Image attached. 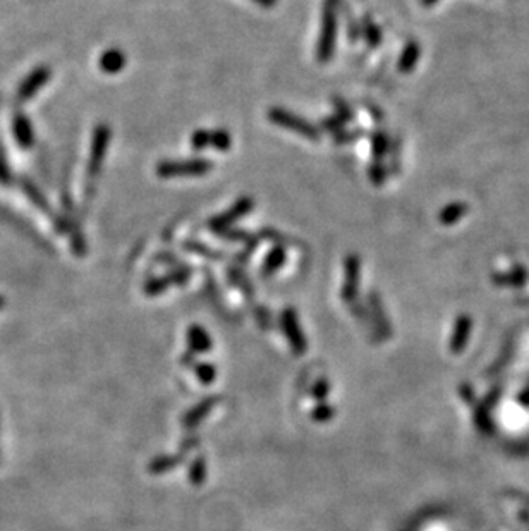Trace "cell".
<instances>
[{
  "mask_svg": "<svg viewBox=\"0 0 529 531\" xmlns=\"http://www.w3.org/2000/svg\"><path fill=\"white\" fill-rule=\"evenodd\" d=\"M364 134H366V131L364 129H347V131L344 129L342 133L335 134V136H332V138H334V141L337 143V145H347V143L358 141V139L363 138Z\"/></svg>",
  "mask_w": 529,
  "mask_h": 531,
  "instance_id": "obj_24",
  "label": "cell"
},
{
  "mask_svg": "<svg viewBox=\"0 0 529 531\" xmlns=\"http://www.w3.org/2000/svg\"><path fill=\"white\" fill-rule=\"evenodd\" d=\"M421 59V47L416 40H409L404 47L402 52H400L399 62H397V69L400 71L402 74H409L416 69Z\"/></svg>",
  "mask_w": 529,
  "mask_h": 531,
  "instance_id": "obj_10",
  "label": "cell"
},
{
  "mask_svg": "<svg viewBox=\"0 0 529 531\" xmlns=\"http://www.w3.org/2000/svg\"><path fill=\"white\" fill-rule=\"evenodd\" d=\"M214 170V162L203 157L182 158V161H162L156 165V174L163 179L204 175Z\"/></svg>",
  "mask_w": 529,
  "mask_h": 531,
  "instance_id": "obj_3",
  "label": "cell"
},
{
  "mask_svg": "<svg viewBox=\"0 0 529 531\" xmlns=\"http://www.w3.org/2000/svg\"><path fill=\"white\" fill-rule=\"evenodd\" d=\"M126 62H127V57L122 50H120V49H108V50L103 52L102 57H100L98 66H100V69L103 71V73L117 74L124 69Z\"/></svg>",
  "mask_w": 529,
  "mask_h": 531,
  "instance_id": "obj_11",
  "label": "cell"
},
{
  "mask_svg": "<svg viewBox=\"0 0 529 531\" xmlns=\"http://www.w3.org/2000/svg\"><path fill=\"white\" fill-rule=\"evenodd\" d=\"M252 209H255V199L250 197L239 198L238 202L231 206V209H227L226 211H222V214L215 215L214 218H210L208 227H210V231L214 234L220 233V231H226L228 229V227L234 226L236 222H239L244 215L251 214Z\"/></svg>",
  "mask_w": 529,
  "mask_h": 531,
  "instance_id": "obj_5",
  "label": "cell"
},
{
  "mask_svg": "<svg viewBox=\"0 0 529 531\" xmlns=\"http://www.w3.org/2000/svg\"><path fill=\"white\" fill-rule=\"evenodd\" d=\"M340 13L344 14V18H346V23H347V37H349V42L351 43H358L361 40V23H358L354 19V16H352L351 9L349 7H346V4L340 0Z\"/></svg>",
  "mask_w": 529,
  "mask_h": 531,
  "instance_id": "obj_19",
  "label": "cell"
},
{
  "mask_svg": "<svg viewBox=\"0 0 529 531\" xmlns=\"http://www.w3.org/2000/svg\"><path fill=\"white\" fill-rule=\"evenodd\" d=\"M370 181L375 186H382L388 177V167L383 162H371L370 169H368Z\"/></svg>",
  "mask_w": 529,
  "mask_h": 531,
  "instance_id": "obj_21",
  "label": "cell"
},
{
  "mask_svg": "<svg viewBox=\"0 0 529 531\" xmlns=\"http://www.w3.org/2000/svg\"><path fill=\"white\" fill-rule=\"evenodd\" d=\"M267 115L272 124L284 127L287 131H292V133H298L299 136L310 139V141H320V138H322V129L318 126H315L308 119L294 114V112L284 109V107H272Z\"/></svg>",
  "mask_w": 529,
  "mask_h": 531,
  "instance_id": "obj_2",
  "label": "cell"
},
{
  "mask_svg": "<svg viewBox=\"0 0 529 531\" xmlns=\"http://www.w3.org/2000/svg\"><path fill=\"white\" fill-rule=\"evenodd\" d=\"M320 127H322L323 131H327V133H330L332 136H335V134L342 133V131L346 129V122L340 121L337 115H327V117H323L322 122H320Z\"/></svg>",
  "mask_w": 529,
  "mask_h": 531,
  "instance_id": "obj_23",
  "label": "cell"
},
{
  "mask_svg": "<svg viewBox=\"0 0 529 531\" xmlns=\"http://www.w3.org/2000/svg\"><path fill=\"white\" fill-rule=\"evenodd\" d=\"M255 4H258L260 7H264V9H270V7H275L279 0H252Z\"/></svg>",
  "mask_w": 529,
  "mask_h": 531,
  "instance_id": "obj_26",
  "label": "cell"
},
{
  "mask_svg": "<svg viewBox=\"0 0 529 531\" xmlns=\"http://www.w3.org/2000/svg\"><path fill=\"white\" fill-rule=\"evenodd\" d=\"M339 14L340 0H325L322 30H320L318 43H316V61L322 64L330 61L335 54L337 35H339Z\"/></svg>",
  "mask_w": 529,
  "mask_h": 531,
  "instance_id": "obj_1",
  "label": "cell"
},
{
  "mask_svg": "<svg viewBox=\"0 0 529 531\" xmlns=\"http://www.w3.org/2000/svg\"><path fill=\"white\" fill-rule=\"evenodd\" d=\"M286 259L287 253L282 246L272 247V250L268 251L267 257H264L262 267H260V275H262V277H270L277 270H280L286 265Z\"/></svg>",
  "mask_w": 529,
  "mask_h": 531,
  "instance_id": "obj_12",
  "label": "cell"
},
{
  "mask_svg": "<svg viewBox=\"0 0 529 531\" xmlns=\"http://www.w3.org/2000/svg\"><path fill=\"white\" fill-rule=\"evenodd\" d=\"M16 138H18L23 145H30V141H33V138H31L30 124L24 121V119H19V122L16 124Z\"/></svg>",
  "mask_w": 529,
  "mask_h": 531,
  "instance_id": "obj_25",
  "label": "cell"
},
{
  "mask_svg": "<svg viewBox=\"0 0 529 531\" xmlns=\"http://www.w3.org/2000/svg\"><path fill=\"white\" fill-rule=\"evenodd\" d=\"M215 235H219V238H222V239H227V241L246 243L248 251H255L260 241V235L248 233V231H244V229H234V227H228V229L226 231H220V233H216Z\"/></svg>",
  "mask_w": 529,
  "mask_h": 531,
  "instance_id": "obj_14",
  "label": "cell"
},
{
  "mask_svg": "<svg viewBox=\"0 0 529 531\" xmlns=\"http://www.w3.org/2000/svg\"><path fill=\"white\" fill-rule=\"evenodd\" d=\"M282 327H284V332H286L287 339L291 341V346L294 347L298 353H301V351H304V347H306V342H304V335L303 332H301V327H299V322H298V317H296V311L287 308L286 311L282 313Z\"/></svg>",
  "mask_w": 529,
  "mask_h": 531,
  "instance_id": "obj_9",
  "label": "cell"
},
{
  "mask_svg": "<svg viewBox=\"0 0 529 531\" xmlns=\"http://www.w3.org/2000/svg\"><path fill=\"white\" fill-rule=\"evenodd\" d=\"M190 277H191L190 267H179L178 270L163 275V277H155V279H151V281H148L144 291H146V294L153 296V294L163 293V291L168 289V286H172V284H179V286L184 284V282L190 281Z\"/></svg>",
  "mask_w": 529,
  "mask_h": 531,
  "instance_id": "obj_8",
  "label": "cell"
},
{
  "mask_svg": "<svg viewBox=\"0 0 529 531\" xmlns=\"http://www.w3.org/2000/svg\"><path fill=\"white\" fill-rule=\"evenodd\" d=\"M371 157L373 162H383L385 155L388 153L390 148V138L383 129H375L371 133Z\"/></svg>",
  "mask_w": 529,
  "mask_h": 531,
  "instance_id": "obj_15",
  "label": "cell"
},
{
  "mask_svg": "<svg viewBox=\"0 0 529 531\" xmlns=\"http://www.w3.org/2000/svg\"><path fill=\"white\" fill-rule=\"evenodd\" d=\"M108 141H110V127L107 124H100L96 126L93 133V141H91V153H90V163H88V173L91 177L102 170L103 161H105Z\"/></svg>",
  "mask_w": 529,
  "mask_h": 531,
  "instance_id": "obj_6",
  "label": "cell"
},
{
  "mask_svg": "<svg viewBox=\"0 0 529 531\" xmlns=\"http://www.w3.org/2000/svg\"><path fill=\"white\" fill-rule=\"evenodd\" d=\"M436 2H438V0H421V6L431 7V6H435Z\"/></svg>",
  "mask_w": 529,
  "mask_h": 531,
  "instance_id": "obj_27",
  "label": "cell"
},
{
  "mask_svg": "<svg viewBox=\"0 0 529 531\" xmlns=\"http://www.w3.org/2000/svg\"><path fill=\"white\" fill-rule=\"evenodd\" d=\"M361 279V259L358 255H349L344 259V284L342 299L346 303H352L358 296V287Z\"/></svg>",
  "mask_w": 529,
  "mask_h": 531,
  "instance_id": "obj_7",
  "label": "cell"
},
{
  "mask_svg": "<svg viewBox=\"0 0 529 531\" xmlns=\"http://www.w3.org/2000/svg\"><path fill=\"white\" fill-rule=\"evenodd\" d=\"M361 35L364 37V42H366L368 49L375 50L382 45V38H383L382 30H380V26L373 21V18L370 14H366L363 19H361Z\"/></svg>",
  "mask_w": 529,
  "mask_h": 531,
  "instance_id": "obj_13",
  "label": "cell"
},
{
  "mask_svg": "<svg viewBox=\"0 0 529 531\" xmlns=\"http://www.w3.org/2000/svg\"><path fill=\"white\" fill-rule=\"evenodd\" d=\"M187 339H190V346L194 351H207L211 347V339L199 325H192L187 332Z\"/></svg>",
  "mask_w": 529,
  "mask_h": 531,
  "instance_id": "obj_18",
  "label": "cell"
},
{
  "mask_svg": "<svg viewBox=\"0 0 529 531\" xmlns=\"http://www.w3.org/2000/svg\"><path fill=\"white\" fill-rule=\"evenodd\" d=\"M332 103H334V107H335V115L340 119V121L346 124L354 121V117H356L354 110L351 109V105H349L346 100L334 97L332 98Z\"/></svg>",
  "mask_w": 529,
  "mask_h": 531,
  "instance_id": "obj_20",
  "label": "cell"
},
{
  "mask_svg": "<svg viewBox=\"0 0 529 531\" xmlns=\"http://www.w3.org/2000/svg\"><path fill=\"white\" fill-rule=\"evenodd\" d=\"M467 205L463 202H454L450 205H447L445 209L440 210L438 214V222L443 226H452V223L459 222L464 215L467 214Z\"/></svg>",
  "mask_w": 529,
  "mask_h": 531,
  "instance_id": "obj_16",
  "label": "cell"
},
{
  "mask_svg": "<svg viewBox=\"0 0 529 531\" xmlns=\"http://www.w3.org/2000/svg\"><path fill=\"white\" fill-rule=\"evenodd\" d=\"M184 250L192 251V253L203 255V257L214 258V259H220L222 257H226V255H222L220 251L211 250V247L204 246L203 243H198V241H186V243H184Z\"/></svg>",
  "mask_w": 529,
  "mask_h": 531,
  "instance_id": "obj_22",
  "label": "cell"
},
{
  "mask_svg": "<svg viewBox=\"0 0 529 531\" xmlns=\"http://www.w3.org/2000/svg\"><path fill=\"white\" fill-rule=\"evenodd\" d=\"M48 76H50V71H48V69L35 71L33 76H30V78L26 79V83H24V85L21 86V91H19V93H21V98L33 97L35 91L38 90V88L42 85H45Z\"/></svg>",
  "mask_w": 529,
  "mask_h": 531,
  "instance_id": "obj_17",
  "label": "cell"
},
{
  "mask_svg": "<svg viewBox=\"0 0 529 531\" xmlns=\"http://www.w3.org/2000/svg\"><path fill=\"white\" fill-rule=\"evenodd\" d=\"M191 148L202 151L207 148H215L216 151H228L232 146V136L227 129H196L191 134Z\"/></svg>",
  "mask_w": 529,
  "mask_h": 531,
  "instance_id": "obj_4",
  "label": "cell"
}]
</instances>
